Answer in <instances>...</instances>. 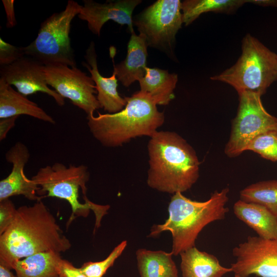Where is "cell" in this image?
<instances>
[{
	"label": "cell",
	"instance_id": "cell-18",
	"mask_svg": "<svg viewBox=\"0 0 277 277\" xmlns=\"http://www.w3.org/2000/svg\"><path fill=\"white\" fill-rule=\"evenodd\" d=\"M234 214L239 220L264 239H277V215L265 207L241 200L233 207Z\"/></svg>",
	"mask_w": 277,
	"mask_h": 277
},
{
	"label": "cell",
	"instance_id": "cell-8",
	"mask_svg": "<svg viewBox=\"0 0 277 277\" xmlns=\"http://www.w3.org/2000/svg\"><path fill=\"white\" fill-rule=\"evenodd\" d=\"M237 114L232 122L225 152L229 157L239 155L258 135L268 131L277 132V117L264 107L259 94L244 92L239 94Z\"/></svg>",
	"mask_w": 277,
	"mask_h": 277
},
{
	"label": "cell",
	"instance_id": "cell-32",
	"mask_svg": "<svg viewBox=\"0 0 277 277\" xmlns=\"http://www.w3.org/2000/svg\"><path fill=\"white\" fill-rule=\"evenodd\" d=\"M246 3L263 7H277V0H246Z\"/></svg>",
	"mask_w": 277,
	"mask_h": 277
},
{
	"label": "cell",
	"instance_id": "cell-22",
	"mask_svg": "<svg viewBox=\"0 0 277 277\" xmlns=\"http://www.w3.org/2000/svg\"><path fill=\"white\" fill-rule=\"evenodd\" d=\"M171 252L139 249L136 252L141 277H179L178 270Z\"/></svg>",
	"mask_w": 277,
	"mask_h": 277
},
{
	"label": "cell",
	"instance_id": "cell-4",
	"mask_svg": "<svg viewBox=\"0 0 277 277\" xmlns=\"http://www.w3.org/2000/svg\"><path fill=\"white\" fill-rule=\"evenodd\" d=\"M125 98V107L117 112L87 116L90 132L105 147H118L137 136L151 137L164 122V113L147 94L140 90Z\"/></svg>",
	"mask_w": 277,
	"mask_h": 277
},
{
	"label": "cell",
	"instance_id": "cell-24",
	"mask_svg": "<svg viewBox=\"0 0 277 277\" xmlns=\"http://www.w3.org/2000/svg\"><path fill=\"white\" fill-rule=\"evenodd\" d=\"M240 200L262 205L277 215V180L259 182L240 191Z\"/></svg>",
	"mask_w": 277,
	"mask_h": 277
},
{
	"label": "cell",
	"instance_id": "cell-17",
	"mask_svg": "<svg viewBox=\"0 0 277 277\" xmlns=\"http://www.w3.org/2000/svg\"><path fill=\"white\" fill-rule=\"evenodd\" d=\"M27 115L54 124L55 121L36 103L0 80V118Z\"/></svg>",
	"mask_w": 277,
	"mask_h": 277
},
{
	"label": "cell",
	"instance_id": "cell-16",
	"mask_svg": "<svg viewBox=\"0 0 277 277\" xmlns=\"http://www.w3.org/2000/svg\"><path fill=\"white\" fill-rule=\"evenodd\" d=\"M148 45L144 37L131 33L128 43L125 59L118 64L113 62V71L118 81L125 87H128L136 81H139L145 75L147 68Z\"/></svg>",
	"mask_w": 277,
	"mask_h": 277
},
{
	"label": "cell",
	"instance_id": "cell-10",
	"mask_svg": "<svg viewBox=\"0 0 277 277\" xmlns=\"http://www.w3.org/2000/svg\"><path fill=\"white\" fill-rule=\"evenodd\" d=\"M44 72L48 85L85 111L87 116L93 115L95 110L101 108L95 95L97 91L92 77L76 67L46 65Z\"/></svg>",
	"mask_w": 277,
	"mask_h": 277
},
{
	"label": "cell",
	"instance_id": "cell-31",
	"mask_svg": "<svg viewBox=\"0 0 277 277\" xmlns=\"http://www.w3.org/2000/svg\"><path fill=\"white\" fill-rule=\"evenodd\" d=\"M18 116H13L1 119L0 120V141L6 138L8 132L15 126Z\"/></svg>",
	"mask_w": 277,
	"mask_h": 277
},
{
	"label": "cell",
	"instance_id": "cell-11",
	"mask_svg": "<svg viewBox=\"0 0 277 277\" xmlns=\"http://www.w3.org/2000/svg\"><path fill=\"white\" fill-rule=\"evenodd\" d=\"M234 277H277V239L249 236L232 250Z\"/></svg>",
	"mask_w": 277,
	"mask_h": 277
},
{
	"label": "cell",
	"instance_id": "cell-2",
	"mask_svg": "<svg viewBox=\"0 0 277 277\" xmlns=\"http://www.w3.org/2000/svg\"><path fill=\"white\" fill-rule=\"evenodd\" d=\"M149 169L147 184L174 194L189 189L199 176L200 162L193 148L178 134L157 131L148 144Z\"/></svg>",
	"mask_w": 277,
	"mask_h": 277
},
{
	"label": "cell",
	"instance_id": "cell-34",
	"mask_svg": "<svg viewBox=\"0 0 277 277\" xmlns=\"http://www.w3.org/2000/svg\"><path fill=\"white\" fill-rule=\"evenodd\" d=\"M60 277H64V276H63V275H62V274H60Z\"/></svg>",
	"mask_w": 277,
	"mask_h": 277
},
{
	"label": "cell",
	"instance_id": "cell-5",
	"mask_svg": "<svg viewBox=\"0 0 277 277\" xmlns=\"http://www.w3.org/2000/svg\"><path fill=\"white\" fill-rule=\"evenodd\" d=\"M89 175L86 166L70 165L67 167L56 162L40 168L31 179L39 187V196L57 197L69 203L72 212L66 224L67 229L76 217H87L91 210L95 215V230L101 226V220L110 206L98 205L90 200L84 203L80 202L79 190L81 189L83 196H86V185Z\"/></svg>",
	"mask_w": 277,
	"mask_h": 277
},
{
	"label": "cell",
	"instance_id": "cell-30",
	"mask_svg": "<svg viewBox=\"0 0 277 277\" xmlns=\"http://www.w3.org/2000/svg\"><path fill=\"white\" fill-rule=\"evenodd\" d=\"M5 9L7 17L6 26L8 28H12L15 26L16 21L15 16L14 9V1L13 0H3Z\"/></svg>",
	"mask_w": 277,
	"mask_h": 277
},
{
	"label": "cell",
	"instance_id": "cell-13",
	"mask_svg": "<svg viewBox=\"0 0 277 277\" xmlns=\"http://www.w3.org/2000/svg\"><path fill=\"white\" fill-rule=\"evenodd\" d=\"M30 156L28 147L17 142L5 153V159L12 165L10 173L0 181V201L16 195H23L30 201H38V186L24 173V168Z\"/></svg>",
	"mask_w": 277,
	"mask_h": 277
},
{
	"label": "cell",
	"instance_id": "cell-6",
	"mask_svg": "<svg viewBox=\"0 0 277 277\" xmlns=\"http://www.w3.org/2000/svg\"><path fill=\"white\" fill-rule=\"evenodd\" d=\"M210 78L231 85L238 94L251 92L262 96L277 80V54L247 34L242 39V54L235 64Z\"/></svg>",
	"mask_w": 277,
	"mask_h": 277
},
{
	"label": "cell",
	"instance_id": "cell-7",
	"mask_svg": "<svg viewBox=\"0 0 277 277\" xmlns=\"http://www.w3.org/2000/svg\"><path fill=\"white\" fill-rule=\"evenodd\" d=\"M81 8L77 2L69 0L64 10L46 18L41 24L35 39L22 47L25 55L45 66L61 64L76 67L69 33L72 21Z\"/></svg>",
	"mask_w": 277,
	"mask_h": 277
},
{
	"label": "cell",
	"instance_id": "cell-1",
	"mask_svg": "<svg viewBox=\"0 0 277 277\" xmlns=\"http://www.w3.org/2000/svg\"><path fill=\"white\" fill-rule=\"evenodd\" d=\"M71 247L53 215L40 200L17 209L15 217L0 235V264L13 269L14 264L46 251L61 253Z\"/></svg>",
	"mask_w": 277,
	"mask_h": 277
},
{
	"label": "cell",
	"instance_id": "cell-20",
	"mask_svg": "<svg viewBox=\"0 0 277 277\" xmlns=\"http://www.w3.org/2000/svg\"><path fill=\"white\" fill-rule=\"evenodd\" d=\"M141 91L156 104L166 105L174 98L177 75L167 70L147 67L145 76L139 81Z\"/></svg>",
	"mask_w": 277,
	"mask_h": 277
},
{
	"label": "cell",
	"instance_id": "cell-29",
	"mask_svg": "<svg viewBox=\"0 0 277 277\" xmlns=\"http://www.w3.org/2000/svg\"><path fill=\"white\" fill-rule=\"evenodd\" d=\"M60 273L64 277H88L81 270L76 268L70 262L63 260L60 267Z\"/></svg>",
	"mask_w": 277,
	"mask_h": 277
},
{
	"label": "cell",
	"instance_id": "cell-27",
	"mask_svg": "<svg viewBox=\"0 0 277 277\" xmlns=\"http://www.w3.org/2000/svg\"><path fill=\"white\" fill-rule=\"evenodd\" d=\"M25 55L22 47H17L0 38L1 66L10 65Z\"/></svg>",
	"mask_w": 277,
	"mask_h": 277
},
{
	"label": "cell",
	"instance_id": "cell-9",
	"mask_svg": "<svg viewBox=\"0 0 277 277\" xmlns=\"http://www.w3.org/2000/svg\"><path fill=\"white\" fill-rule=\"evenodd\" d=\"M183 23L180 0H158L134 17L133 24L148 46L170 53Z\"/></svg>",
	"mask_w": 277,
	"mask_h": 277
},
{
	"label": "cell",
	"instance_id": "cell-33",
	"mask_svg": "<svg viewBox=\"0 0 277 277\" xmlns=\"http://www.w3.org/2000/svg\"><path fill=\"white\" fill-rule=\"evenodd\" d=\"M11 269L0 264V277H17L11 271Z\"/></svg>",
	"mask_w": 277,
	"mask_h": 277
},
{
	"label": "cell",
	"instance_id": "cell-23",
	"mask_svg": "<svg viewBox=\"0 0 277 277\" xmlns=\"http://www.w3.org/2000/svg\"><path fill=\"white\" fill-rule=\"evenodd\" d=\"M246 0H186L181 2L183 23L189 25L200 15L208 12L230 13Z\"/></svg>",
	"mask_w": 277,
	"mask_h": 277
},
{
	"label": "cell",
	"instance_id": "cell-25",
	"mask_svg": "<svg viewBox=\"0 0 277 277\" xmlns=\"http://www.w3.org/2000/svg\"><path fill=\"white\" fill-rule=\"evenodd\" d=\"M247 150L255 152L265 159L277 161V132L268 131L258 135L247 146Z\"/></svg>",
	"mask_w": 277,
	"mask_h": 277
},
{
	"label": "cell",
	"instance_id": "cell-21",
	"mask_svg": "<svg viewBox=\"0 0 277 277\" xmlns=\"http://www.w3.org/2000/svg\"><path fill=\"white\" fill-rule=\"evenodd\" d=\"M54 251L37 253L17 261L13 267L17 277H60L63 260Z\"/></svg>",
	"mask_w": 277,
	"mask_h": 277
},
{
	"label": "cell",
	"instance_id": "cell-28",
	"mask_svg": "<svg viewBox=\"0 0 277 277\" xmlns=\"http://www.w3.org/2000/svg\"><path fill=\"white\" fill-rule=\"evenodd\" d=\"M16 211L17 209L9 199L0 201V235L3 233L12 223Z\"/></svg>",
	"mask_w": 277,
	"mask_h": 277
},
{
	"label": "cell",
	"instance_id": "cell-12",
	"mask_svg": "<svg viewBox=\"0 0 277 277\" xmlns=\"http://www.w3.org/2000/svg\"><path fill=\"white\" fill-rule=\"evenodd\" d=\"M45 65L35 59L25 55L15 62L1 66L0 80L15 87L25 96L40 92L52 97L60 106L65 105V98L48 87Z\"/></svg>",
	"mask_w": 277,
	"mask_h": 277
},
{
	"label": "cell",
	"instance_id": "cell-3",
	"mask_svg": "<svg viewBox=\"0 0 277 277\" xmlns=\"http://www.w3.org/2000/svg\"><path fill=\"white\" fill-rule=\"evenodd\" d=\"M229 191L228 188L215 191L203 202L192 200L181 192L174 193L169 204L168 219L164 224L152 226L149 236L170 231L172 237L171 252L175 255L194 247L198 235L205 226L225 219L229 211L226 207Z\"/></svg>",
	"mask_w": 277,
	"mask_h": 277
},
{
	"label": "cell",
	"instance_id": "cell-14",
	"mask_svg": "<svg viewBox=\"0 0 277 277\" xmlns=\"http://www.w3.org/2000/svg\"><path fill=\"white\" fill-rule=\"evenodd\" d=\"M83 3L78 17L87 22L89 29L95 35H100L103 26L109 20L127 25L131 33L134 32L132 14L142 1L118 0L101 4L84 0Z\"/></svg>",
	"mask_w": 277,
	"mask_h": 277
},
{
	"label": "cell",
	"instance_id": "cell-19",
	"mask_svg": "<svg viewBox=\"0 0 277 277\" xmlns=\"http://www.w3.org/2000/svg\"><path fill=\"white\" fill-rule=\"evenodd\" d=\"M180 255L182 277H223L232 272L231 267L221 265L214 255L200 251L195 246Z\"/></svg>",
	"mask_w": 277,
	"mask_h": 277
},
{
	"label": "cell",
	"instance_id": "cell-26",
	"mask_svg": "<svg viewBox=\"0 0 277 277\" xmlns=\"http://www.w3.org/2000/svg\"><path fill=\"white\" fill-rule=\"evenodd\" d=\"M124 241L117 245L104 260L99 262H87L80 268L88 277H103L107 270L111 267L115 260L121 255L127 246Z\"/></svg>",
	"mask_w": 277,
	"mask_h": 277
},
{
	"label": "cell",
	"instance_id": "cell-15",
	"mask_svg": "<svg viewBox=\"0 0 277 277\" xmlns=\"http://www.w3.org/2000/svg\"><path fill=\"white\" fill-rule=\"evenodd\" d=\"M85 58L86 62H83L85 66L91 74L97 91V99L105 111L109 113H114L122 110L126 105L125 97H121L117 90L118 80L115 73L110 77L102 75L98 69L97 55L94 43L91 42L86 51Z\"/></svg>",
	"mask_w": 277,
	"mask_h": 277
}]
</instances>
